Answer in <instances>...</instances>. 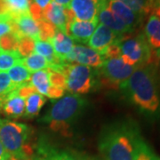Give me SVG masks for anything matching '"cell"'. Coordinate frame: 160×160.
I'll use <instances>...</instances> for the list:
<instances>
[{
	"label": "cell",
	"instance_id": "cell-1",
	"mask_svg": "<svg viewBox=\"0 0 160 160\" xmlns=\"http://www.w3.org/2000/svg\"><path fill=\"white\" fill-rule=\"evenodd\" d=\"M142 140L137 125L132 121H125L103 131L99 149L104 160H135Z\"/></svg>",
	"mask_w": 160,
	"mask_h": 160
},
{
	"label": "cell",
	"instance_id": "cell-2",
	"mask_svg": "<svg viewBox=\"0 0 160 160\" xmlns=\"http://www.w3.org/2000/svg\"><path fill=\"white\" fill-rule=\"evenodd\" d=\"M152 65L137 68L119 86L128 101L148 115L156 114L160 109V97Z\"/></svg>",
	"mask_w": 160,
	"mask_h": 160
},
{
	"label": "cell",
	"instance_id": "cell-3",
	"mask_svg": "<svg viewBox=\"0 0 160 160\" xmlns=\"http://www.w3.org/2000/svg\"><path fill=\"white\" fill-rule=\"evenodd\" d=\"M52 102V108L40 118L39 122L47 124L52 131L61 132L68 131L86 107V100L73 93L67 94Z\"/></svg>",
	"mask_w": 160,
	"mask_h": 160
},
{
	"label": "cell",
	"instance_id": "cell-4",
	"mask_svg": "<svg viewBox=\"0 0 160 160\" xmlns=\"http://www.w3.org/2000/svg\"><path fill=\"white\" fill-rule=\"evenodd\" d=\"M30 128L27 125L0 118V142L13 160H29L33 153L28 141Z\"/></svg>",
	"mask_w": 160,
	"mask_h": 160
},
{
	"label": "cell",
	"instance_id": "cell-5",
	"mask_svg": "<svg viewBox=\"0 0 160 160\" xmlns=\"http://www.w3.org/2000/svg\"><path fill=\"white\" fill-rule=\"evenodd\" d=\"M120 57L123 62L132 67H142L153 64V52L143 33L134 36H122L118 41Z\"/></svg>",
	"mask_w": 160,
	"mask_h": 160
},
{
	"label": "cell",
	"instance_id": "cell-6",
	"mask_svg": "<svg viewBox=\"0 0 160 160\" xmlns=\"http://www.w3.org/2000/svg\"><path fill=\"white\" fill-rule=\"evenodd\" d=\"M66 78V89L73 94H85L94 85L93 71L88 66L66 62L62 69Z\"/></svg>",
	"mask_w": 160,
	"mask_h": 160
},
{
	"label": "cell",
	"instance_id": "cell-7",
	"mask_svg": "<svg viewBox=\"0 0 160 160\" xmlns=\"http://www.w3.org/2000/svg\"><path fill=\"white\" fill-rule=\"evenodd\" d=\"M99 69L104 86L119 88L137 68L127 65L123 62L121 57H117L104 59L102 65Z\"/></svg>",
	"mask_w": 160,
	"mask_h": 160
},
{
	"label": "cell",
	"instance_id": "cell-8",
	"mask_svg": "<svg viewBox=\"0 0 160 160\" xmlns=\"http://www.w3.org/2000/svg\"><path fill=\"white\" fill-rule=\"evenodd\" d=\"M143 34L153 52L155 61L158 62L160 56V0H153Z\"/></svg>",
	"mask_w": 160,
	"mask_h": 160
},
{
	"label": "cell",
	"instance_id": "cell-9",
	"mask_svg": "<svg viewBox=\"0 0 160 160\" xmlns=\"http://www.w3.org/2000/svg\"><path fill=\"white\" fill-rule=\"evenodd\" d=\"M121 37L122 36L117 35L108 27L101 23L94 29L93 33L87 43L90 48L97 52L99 54H101L103 57L107 49L111 45L118 42Z\"/></svg>",
	"mask_w": 160,
	"mask_h": 160
},
{
	"label": "cell",
	"instance_id": "cell-10",
	"mask_svg": "<svg viewBox=\"0 0 160 160\" xmlns=\"http://www.w3.org/2000/svg\"><path fill=\"white\" fill-rule=\"evenodd\" d=\"M104 58L97 52L90 47L81 45H75L72 51L66 57L65 62L69 63L77 62L84 66L100 68L102 65Z\"/></svg>",
	"mask_w": 160,
	"mask_h": 160
},
{
	"label": "cell",
	"instance_id": "cell-11",
	"mask_svg": "<svg viewBox=\"0 0 160 160\" xmlns=\"http://www.w3.org/2000/svg\"><path fill=\"white\" fill-rule=\"evenodd\" d=\"M101 0H71L69 8L73 12L75 18L79 21H98Z\"/></svg>",
	"mask_w": 160,
	"mask_h": 160
},
{
	"label": "cell",
	"instance_id": "cell-12",
	"mask_svg": "<svg viewBox=\"0 0 160 160\" xmlns=\"http://www.w3.org/2000/svg\"><path fill=\"white\" fill-rule=\"evenodd\" d=\"M108 7L132 31L135 30L142 22L143 17L131 10L125 4L118 0H108Z\"/></svg>",
	"mask_w": 160,
	"mask_h": 160
},
{
	"label": "cell",
	"instance_id": "cell-13",
	"mask_svg": "<svg viewBox=\"0 0 160 160\" xmlns=\"http://www.w3.org/2000/svg\"><path fill=\"white\" fill-rule=\"evenodd\" d=\"M98 21L95 22H85L74 19L67 26L66 34L79 43H87L91 36L96 29Z\"/></svg>",
	"mask_w": 160,
	"mask_h": 160
},
{
	"label": "cell",
	"instance_id": "cell-14",
	"mask_svg": "<svg viewBox=\"0 0 160 160\" xmlns=\"http://www.w3.org/2000/svg\"><path fill=\"white\" fill-rule=\"evenodd\" d=\"M43 17L44 20L53 24L56 29L66 34L68 20L66 14V8L64 6L51 1L43 9Z\"/></svg>",
	"mask_w": 160,
	"mask_h": 160
},
{
	"label": "cell",
	"instance_id": "cell-15",
	"mask_svg": "<svg viewBox=\"0 0 160 160\" xmlns=\"http://www.w3.org/2000/svg\"><path fill=\"white\" fill-rule=\"evenodd\" d=\"M107 3H104L100 6V10L98 13V20L101 21L102 24L108 27L109 29H111L113 32L118 36H125L126 34L132 33V31L131 29L110 11Z\"/></svg>",
	"mask_w": 160,
	"mask_h": 160
},
{
	"label": "cell",
	"instance_id": "cell-16",
	"mask_svg": "<svg viewBox=\"0 0 160 160\" xmlns=\"http://www.w3.org/2000/svg\"><path fill=\"white\" fill-rule=\"evenodd\" d=\"M25 107H26L25 99L21 97L15 89L6 96L0 106V109L3 110V112L6 116L13 118H17L24 115Z\"/></svg>",
	"mask_w": 160,
	"mask_h": 160
},
{
	"label": "cell",
	"instance_id": "cell-17",
	"mask_svg": "<svg viewBox=\"0 0 160 160\" xmlns=\"http://www.w3.org/2000/svg\"><path fill=\"white\" fill-rule=\"evenodd\" d=\"M50 42L53 47L55 56L64 62L75 46L73 39L58 29Z\"/></svg>",
	"mask_w": 160,
	"mask_h": 160
},
{
	"label": "cell",
	"instance_id": "cell-18",
	"mask_svg": "<svg viewBox=\"0 0 160 160\" xmlns=\"http://www.w3.org/2000/svg\"><path fill=\"white\" fill-rule=\"evenodd\" d=\"M13 20L17 24L19 32L22 37H29L35 41L39 40V29L38 23L31 17L29 12L22 14Z\"/></svg>",
	"mask_w": 160,
	"mask_h": 160
},
{
	"label": "cell",
	"instance_id": "cell-19",
	"mask_svg": "<svg viewBox=\"0 0 160 160\" xmlns=\"http://www.w3.org/2000/svg\"><path fill=\"white\" fill-rule=\"evenodd\" d=\"M46 98L44 97V95L38 93V92H35L32 94H30L25 99L26 107H25L24 116L28 118H36L39 114L40 110L46 103Z\"/></svg>",
	"mask_w": 160,
	"mask_h": 160
},
{
	"label": "cell",
	"instance_id": "cell-20",
	"mask_svg": "<svg viewBox=\"0 0 160 160\" xmlns=\"http://www.w3.org/2000/svg\"><path fill=\"white\" fill-rule=\"evenodd\" d=\"M30 83L34 86L36 91L42 95H47L51 84L49 81V72L47 69L39 70L32 73L30 76Z\"/></svg>",
	"mask_w": 160,
	"mask_h": 160
},
{
	"label": "cell",
	"instance_id": "cell-21",
	"mask_svg": "<svg viewBox=\"0 0 160 160\" xmlns=\"http://www.w3.org/2000/svg\"><path fill=\"white\" fill-rule=\"evenodd\" d=\"M22 64L30 73H34L49 68V62L46 58L35 52L28 57L22 58Z\"/></svg>",
	"mask_w": 160,
	"mask_h": 160
},
{
	"label": "cell",
	"instance_id": "cell-22",
	"mask_svg": "<svg viewBox=\"0 0 160 160\" xmlns=\"http://www.w3.org/2000/svg\"><path fill=\"white\" fill-rule=\"evenodd\" d=\"M7 74L9 76L12 83L17 86L23 83L29 82L30 79V76H31V73L25 68L22 62L14 65L12 68L8 70Z\"/></svg>",
	"mask_w": 160,
	"mask_h": 160
},
{
	"label": "cell",
	"instance_id": "cell-23",
	"mask_svg": "<svg viewBox=\"0 0 160 160\" xmlns=\"http://www.w3.org/2000/svg\"><path fill=\"white\" fill-rule=\"evenodd\" d=\"M7 13L12 19L29 12V0H5Z\"/></svg>",
	"mask_w": 160,
	"mask_h": 160
},
{
	"label": "cell",
	"instance_id": "cell-24",
	"mask_svg": "<svg viewBox=\"0 0 160 160\" xmlns=\"http://www.w3.org/2000/svg\"><path fill=\"white\" fill-rule=\"evenodd\" d=\"M125 4L131 10L144 17L150 12L153 0H118Z\"/></svg>",
	"mask_w": 160,
	"mask_h": 160
},
{
	"label": "cell",
	"instance_id": "cell-25",
	"mask_svg": "<svg viewBox=\"0 0 160 160\" xmlns=\"http://www.w3.org/2000/svg\"><path fill=\"white\" fill-rule=\"evenodd\" d=\"M22 62V57L18 51H0V71L6 72L18 63Z\"/></svg>",
	"mask_w": 160,
	"mask_h": 160
},
{
	"label": "cell",
	"instance_id": "cell-26",
	"mask_svg": "<svg viewBox=\"0 0 160 160\" xmlns=\"http://www.w3.org/2000/svg\"><path fill=\"white\" fill-rule=\"evenodd\" d=\"M17 87V86L12 83L10 78L6 72L0 71V106L6 96L11 92L14 91Z\"/></svg>",
	"mask_w": 160,
	"mask_h": 160
},
{
	"label": "cell",
	"instance_id": "cell-27",
	"mask_svg": "<svg viewBox=\"0 0 160 160\" xmlns=\"http://www.w3.org/2000/svg\"><path fill=\"white\" fill-rule=\"evenodd\" d=\"M39 29V40L41 41H51L55 34L56 27L46 20H40L36 22Z\"/></svg>",
	"mask_w": 160,
	"mask_h": 160
},
{
	"label": "cell",
	"instance_id": "cell-28",
	"mask_svg": "<svg viewBox=\"0 0 160 160\" xmlns=\"http://www.w3.org/2000/svg\"><path fill=\"white\" fill-rule=\"evenodd\" d=\"M19 40H20V38L16 35L13 34L12 32L0 38V51H18Z\"/></svg>",
	"mask_w": 160,
	"mask_h": 160
},
{
	"label": "cell",
	"instance_id": "cell-29",
	"mask_svg": "<svg viewBox=\"0 0 160 160\" xmlns=\"http://www.w3.org/2000/svg\"><path fill=\"white\" fill-rule=\"evenodd\" d=\"M135 160H160V158L143 139L139 145Z\"/></svg>",
	"mask_w": 160,
	"mask_h": 160
},
{
	"label": "cell",
	"instance_id": "cell-30",
	"mask_svg": "<svg viewBox=\"0 0 160 160\" xmlns=\"http://www.w3.org/2000/svg\"><path fill=\"white\" fill-rule=\"evenodd\" d=\"M35 52V40L29 37H22L19 40L18 52L22 58L28 57Z\"/></svg>",
	"mask_w": 160,
	"mask_h": 160
},
{
	"label": "cell",
	"instance_id": "cell-31",
	"mask_svg": "<svg viewBox=\"0 0 160 160\" xmlns=\"http://www.w3.org/2000/svg\"><path fill=\"white\" fill-rule=\"evenodd\" d=\"M54 152L55 149H52L51 146L41 143L38 148V155L34 160H55Z\"/></svg>",
	"mask_w": 160,
	"mask_h": 160
},
{
	"label": "cell",
	"instance_id": "cell-32",
	"mask_svg": "<svg viewBox=\"0 0 160 160\" xmlns=\"http://www.w3.org/2000/svg\"><path fill=\"white\" fill-rule=\"evenodd\" d=\"M48 70V69H47ZM49 72V81L51 86L62 89H66V78L62 73L48 70Z\"/></svg>",
	"mask_w": 160,
	"mask_h": 160
},
{
	"label": "cell",
	"instance_id": "cell-33",
	"mask_svg": "<svg viewBox=\"0 0 160 160\" xmlns=\"http://www.w3.org/2000/svg\"><path fill=\"white\" fill-rule=\"evenodd\" d=\"M11 21L12 17L9 13L6 12L0 14V38L12 32Z\"/></svg>",
	"mask_w": 160,
	"mask_h": 160
},
{
	"label": "cell",
	"instance_id": "cell-34",
	"mask_svg": "<svg viewBox=\"0 0 160 160\" xmlns=\"http://www.w3.org/2000/svg\"><path fill=\"white\" fill-rule=\"evenodd\" d=\"M16 91H17L18 94L22 98H23V99H26L30 94H32L33 92H37L34 86H32V84L29 81V82H26V83H23L22 85H20L16 88Z\"/></svg>",
	"mask_w": 160,
	"mask_h": 160
},
{
	"label": "cell",
	"instance_id": "cell-35",
	"mask_svg": "<svg viewBox=\"0 0 160 160\" xmlns=\"http://www.w3.org/2000/svg\"><path fill=\"white\" fill-rule=\"evenodd\" d=\"M54 158L55 160H85L81 158L79 156L75 154L74 152L67 151V150L58 151L56 149L54 152Z\"/></svg>",
	"mask_w": 160,
	"mask_h": 160
},
{
	"label": "cell",
	"instance_id": "cell-36",
	"mask_svg": "<svg viewBox=\"0 0 160 160\" xmlns=\"http://www.w3.org/2000/svg\"><path fill=\"white\" fill-rule=\"evenodd\" d=\"M29 13H30L31 17L33 18L36 22L44 19V17H43V9L39 6H38L35 2L30 3V5H29Z\"/></svg>",
	"mask_w": 160,
	"mask_h": 160
},
{
	"label": "cell",
	"instance_id": "cell-37",
	"mask_svg": "<svg viewBox=\"0 0 160 160\" xmlns=\"http://www.w3.org/2000/svg\"><path fill=\"white\" fill-rule=\"evenodd\" d=\"M0 160H13L9 152L5 149L4 145L0 142Z\"/></svg>",
	"mask_w": 160,
	"mask_h": 160
},
{
	"label": "cell",
	"instance_id": "cell-38",
	"mask_svg": "<svg viewBox=\"0 0 160 160\" xmlns=\"http://www.w3.org/2000/svg\"><path fill=\"white\" fill-rule=\"evenodd\" d=\"M34 2L38 6H39L42 9H44L51 2V0H34Z\"/></svg>",
	"mask_w": 160,
	"mask_h": 160
},
{
	"label": "cell",
	"instance_id": "cell-39",
	"mask_svg": "<svg viewBox=\"0 0 160 160\" xmlns=\"http://www.w3.org/2000/svg\"><path fill=\"white\" fill-rule=\"evenodd\" d=\"M52 1L57 3L59 5H61V6H64L65 8H69V4L71 2V0H52Z\"/></svg>",
	"mask_w": 160,
	"mask_h": 160
},
{
	"label": "cell",
	"instance_id": "cell-40",
	"mask_svg": "<svg viewBox=\"0 0 160 160\" xmlns=\"http://www.w3.org/2000/svg\"><path fill=\"white\" fill-rule=\"evenodd\" d=\"M158 62H159V65H160V56H159V60H158Z\"/></svg>",
	"mask_w": 160,
	"mask_h": 160
},
{
	"label": "cell",
	"instance_id": "cell-41",
	"mask_svg": "<svg viewBox=\"0 0 160 160\" xmlns=\"http://www.w3.org/2000/svg\"><path fill=\"white\" fill-rule=\"evenodd\" d=\"M92 160H95V159H92Z\"/></svg>",
	"mask_w": 160,
	"mask_h": 160
}]
</instances>
